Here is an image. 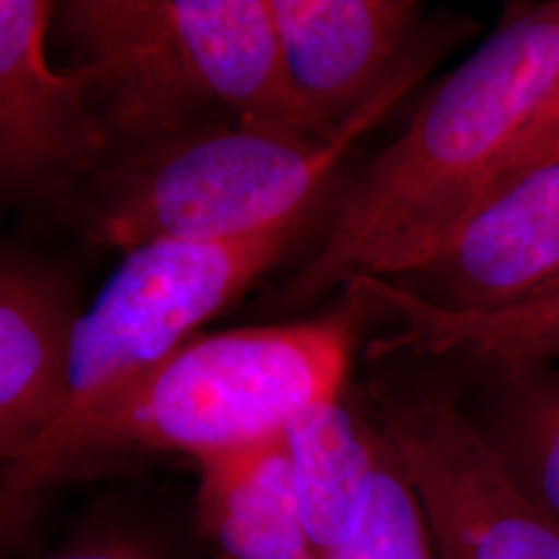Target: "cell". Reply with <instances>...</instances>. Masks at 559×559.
Instances as JSON below:
<instances>
[{"label":"cell","mask_w":559,"mask_h":559,"mask_svg":"<svg viewBox=\"0 0 559 559\" xmlns=\"http://www.w3.org/2000/svg\"><path fill=\"white\" fill-rule=\"evenodd\" d=\"M558 52L559 0L503 21L340 195L323 239L261 311L297 316L350 280L400 278L440 251L549 92Z\"/></svg>","instance_id":"1"},{"label":"cell","mask_w":559,"mask_h":559,"mask_svg":"<svg viewBox=\"0 0 559 559\" xmlns=\"http://www.w3.org/2000/svg\"><path fill=\"white\" fill-rule=\"evenodd\" d=\"M78 290L52 263L17 249L0 260V454L7 464L69 406Z\"/></svg>","instance_id":"10"},{"label":"cell","mask_w":559,"mask_h":559,"mask_svg":"<svg viewBox=\"0 0 559 559\" xmlns=\"http://www.w3.org/2000/svg\"><path fill=\"white\" fill-rule=\"evenodd\" d=\"M342 290L367 318L392 325L369 342L371 360L454 355L493 376L559 360V276L493 309H445L376 276L350 280Z\"/></svg>","instance_id":"11"},{"label":"cell","mask_w":559,"mask_h":559,"mask_svg":"<svg viewBox=\"0 0 559 559\" xmlns=\"http://www.w3.org/2000/svg\"><path fill=\"white\" fill-rule=\"evenodd\" d=\"M52 25L110 160L221 124L328 140L290 85L267 0H67Z\"/></svg>","instance_id":"4"},{"label":"cell","mask_w":559,"mask_h":559,"mask_svg":"<svg viewBox=\"0 0 559 559\" xmlns=\"http://www.w3.org/2000/svg\"><path fill=\"white\" fill-rule=\"evenodd\" d=\"M300 516L313 558L359 533L376 493L385 436L340 394L307 408L284 433Z\"/></svg>","instance_id":"12"},{"label":"cell","mask_w":559,"mask_h":559,"mask_svg":"<svg viewBox=\"0 0 559 559\" xmlns=\"http://www.w3.org/2000/svg\"><path fill=\"white\" fill-rule=\"evenodd\" d=\"M369 396L441 559H559V520L520 489L448 388L380 373Z\"/></svg>","instance_id":"6"},{"label":"cell","mask_w":559,"mask_h":559,"mask_svg":"<svg viewBox=\"0 0 559 559\" xmlns=\"http://www.w3.org/2000/svg\"><path fill=\"white\" fill-rule=\"evenodd\" d=\"M57 2L0 0V187L46 205L110 160L90 94L48 60Z\"/></svg>","instance_id":"7"},{"label":"cell","mask_w":559,"mask_h":559,"mask_svg":"<svg viewBox=\"0 0 559 559\" xmlns=\"http://www.w3.org/2000/svg\"><path fill=\"white\" fill-rule=\"evenodd\" d=\"M500 394L487 440L520 489L559 520V369L496 376Z\"/></svg>","instance_id":"14"},{"label":"cell","mask_w":559,"mask_h":559,"mask_svg":"<svg viewBox=\"0 0 559 559\" xmlns=\"http://www.w3.org/2000/svg\"><path fill=\"white\" fill-rule=\"evenodd\" d=\"M429 539L417 491L385 440L376 493L359 533L323 559H431Z\"/></svg>","instance_id":"15"},{"label":"cell","mask_w":559,"mask_h":559,"mask_svg":"<svg viewBox=\"0 0 559 559\" xmlns=\"http://www.w3.org/2000/svg\"><path fill=\"white\" fill-rule=\"evenodd\" d=\"M290 85L325 138L392 80L425 21L415 0H267Z\"/></svg>","instance_id":"8"},{"label":"cell","mask_w":559,"mask_h":559,"mask_svg":"<svg viewBox=\"0 0 559 559\" xmlns=\"http://www.w3.org/2000/svg\"><path fill=\"white\" fill-rule=\"evenodd\" d=\"M200 471V524L218 558L316 559L284 436Z\"/></svg>","instance_id":"13"},{"label":"cell","mask_w":559,"mask_h":559,"mask_svg":"<svg viewBox=\"0 0 559 559\" xmlns=\"http://www.w3.org/2000/svg\"><path fill=\"white\" fill-rule=\"evenodd\" d=\"M477 32L464 15L425 21L392 80L332 140L221 124L112 158L44 207L87 245L120 253L265 230L321 205L350 150Z\"/></svg>","instance_id":"3"},{"label":"cell","mask_w":559,"mask_h":559,"mask_svg":"<svg viewBox=\"0 0 559 559\" xmlns=\"http://www.w3.org/2000/svg\"><path fill=\"white\" fill-rule=\"evenodd\" d=\"M318 207L237 239L160 240L122 253L81 313L67 411L133 380L200 336L203 323L230 309L284 260Z\"/></svg>","instance_id":"5"},{"label":"cell","mask_w":559,"mask_h":559,"mask_svg":"<svg viewBox=\"0 0 559 559\" xmlns=\"http://www.w3.org/2000/svg\"><path fill=\"white\" fill-rule=\"evenodd\" d=\"M554 162H559V52L556 80L533 115L524 120L516 138L506 147L473 212L528 173Z\"/></svg>","instance_id":"16"},{"label":"cell","mask_w":559,"mask_h":559,"mask_svg":"<svg viewBox=\"0 0 559 559\" xmlns=\"http://www.w3.org/2000/svg\"><path fill=\"white\" fill-rule=\"evenodd\" d=\"M359 305L318 320L195 336L168 359L67 411L4 468V506L127 462L185 454L198 464L278 440L307 408L344 394Z\"/></svg>","instance_id":"2"},{"label":"cell","mask_w":559,"mask_h":559,"mask_svg":"<svg viewBox=\"0 0 559 559\" xmlns=\"http://www.w3.org/2000/svg\"><path fill=\"white\" fill-rule=\"evenodd\" d=\"M556 276L559 162L480 205L440 251L392 282L445 309H493Z\"/></svg>","instance_id":"9"},{"label":"cell","mask_w":559,"mask_h":559,"mask_svg":"<svg viewBox=\"0 0 559 559\" xmlns=\"http://www.w3.org/2000/svg\"><path fill=\"white\" fill-rule=\"evenodd\" d=\"M57 559H147L143 554L133 547L127 545H98V547H87L73 554H67Z\"/></svg>","instance_id":"17"}]
</instances>
